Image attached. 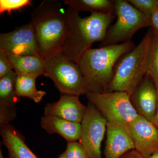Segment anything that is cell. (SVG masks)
<instances>
[{"label": "cell", "instance_id": "obj_1", "mask_svg": "<svg viewBox=\"0 0 158 158\" xmlns=\"http://www.w3.org/2000/svg\"><path fill=\"white\" fill-rule=\"evenodd\" d=\"M116 17L115 14L91 13L81 18L77 11L66 8L63 54L78 65L82 55L93 43L103 40Z\"/></svg>", "mask_w": 158, "mask_h": 158}, {"label": "cell", "instance_id": "obj_2", "mask_svg": "<svg viewBox=\"0 0 158 158\" xmlns=\"http://www.w3.org/2000/svg\"><path fill=\"white\" fill-rule=\"evenodd\" d=\"M131 40L116 45L90 48L81 57L78 65L88 92L105 93L113 79L117 61L135 47Z\"/></svg>", "mask_w": 158, "mask_h": 158}, {"label": "cell", "instance_id": "obj_3", "mask_svg": "<svg viewBox=\"0 0 158 158\" xmlns=\"http://www.w3.org/2000/svg\"><path fill=\"white\" fill-rule=\"evenodd\" d=\"M44 58L62 52L65 31V9L57 0H44L33 10L31 21Z\"/></svg>", "mask_w": 158, "mask_h": 158}, {"label": "cell", "instance_id": "obj_4", "mask_svg": "<svg viewBox=\"0 0 158 158\" xmlns=\"http://www.w3.org/2000/svg\"><path fill=\"white\" fill-rule=\"evenodd\" d=\"M153 31L148 30L141 42L117 61L107 92L120 91L130 95L147 74Z\"/></svg>", "mask_w": 158, "mask_h": 158}, {"label": "cell", "instance_id": "obj_5", "mask_svg": "<svg viewBox=\"0 0 158 158\" xmlns=\"http://www.w3.org/2000/svg\"><path fill=\"white\" fill-rule=\"evenodd\" d=\"M44 59L45 62L44 76L52 80L60 93L80 96L88 93L79 65L70 61L62 52Z\"/></svg>", "mask_w": 158, "mask_h": 158}, {"label": "cell", "instance_id": "obj_6", "mask_svg": "<svg viewBox=\"0 0 158 158\" xmlns=\"http://www.w3.org/2000/svg\"><path fill=\"white\" fill-rule=\"evenodd\" d=\"M114 6L116 23L108 29L99 47L131 40L138 30L150 27V18L135 8L128 1L115 0Z\"/></svg>", "mask_w": 158, "mask_h": 158}, {"label": "cell", "instance_id": "obj_7", "mask_svg": "<svg viewBox=\"0 0 158 158\" xmlns=\"http://www.w3.org/2000/svg\"><path fill=\"white\" fill-rule=\"evenodd\" d=\"M86 95L108 123L128 126L139 116L131 102L129 94L126 92H88Z\"/></svg>", "mask_w": 158, "mask_h": 158}, {"label": "cell", "instance_id": "obj_8", "mask_svg": "<svg viewBox=\"0 0 158 158\" xmlns=\"http://www.w3.org/2000/svg\"><path fill=\"white\" fill-rule=\"evenodd\" d=\"M107 121L94 105L89 102L81 124L80 144L89 158H102V143L106 132Z\"/></svg>", "mask_w": 158, "mask_h": 158}, {"label": "cell", "instance_id": "obj_9", "mask_svg": "<svg viewBox=\"0 0 158 158\" xmlns=\"http://www.w3.org/2000/svg\"><path fill=\"white\" fill-rule=\"evenodd\" d=\"M0 50L16 56H41L32 23L0 34Z\"/></svg>", "mask_w": 158, "mask_h": 158}, {"label": "cell", "instance_id": "obj_10", "mask_svg": "<svg viewBox=\"0 0 158 158\" xmlns=\"http://www.w3.org/2000/svg\"><path fill=\"white\" fill-rule=\"evenodd\" d=\"M130 98L138 115L152 123L157 110L158 91L154 82L148 74L144 76Z\"/></svg>", "mask_w": 158, "mask_h": 158}, {"label": "cell", "instance_id": "obj_11", "mask_svg": "<svg viewBox=\"0 0 158 158\" xmlns=\"http://www.w3.org/2000/svg\"><path fill=\"white\" fill-rule=\"evenodd\" d=\"M134 140L135 150L144 158H148L158 149V129L140 115L128 125Z\"/></svg>", "mask_w": 158, "mask_h": 158}, {"label": "cell", "instance_id": "obj_12", "mask_svg": "<svg viewBox=\"0 0 158 158\" xmlns=\"http://www.w3.org/2000/svg\"><path fill=\"white\" fill-rule=\"evenodd\" d=\"M134 149L135 143L128 126L108 123L105 158H120Z\"/></svg>", "mask_w": 158, "mask_h": 158}, {"label": "cell", "instance_id": "obj_13", "mask_svg": "<svg viewBox=\"0 0 158 158\" xmlns=\"http://www.w3.org/2000/svg\"><path fill=\"white\" fill-rule=\"evenodd\" d=\"M87 106L80 101L77 95L61 94L57 102L48 103L44 109V115L56 116L62 119L81 123Z\"/></svg>", "mask_w": 158, "mask_h": 158}, {"label": "cell", "instance_id": "obj_14", "mask_svg": "<svg viewBox=\"0 0 158 158\" xmlns=\"http://www.w3.org/2000/svg\"><path fill=\"white\" fill-rule=\"evenodd\" d=\"M16 78L14 70L0 78V124L13 121L17 116Z\"/></svg>", "mask_w": 158, "mask_h": 158}, {"label": "cell", "instance_id": "obj_15", "mask_svg": "<svg viewBox=\"0 0 158 158\" xmlns=\"http://www.w3.org/2000/svg\"><path fill=\"white\" fill-rule=\"evenodd\" d=\"M0 134L9 158H38L26 144L23 135L9 123L0 124Z\"/></svg>", "mask_w": 158, "mask_h": 158}, {"label": "cell", "instance_id": "obj_16", "mask_svg": "<svg viewBox=\"0 0 158 158\" xmlns=\"http://www.w3.org/2000/svg\"><path fill=\"white\" fill-rule=\"evenodd\" d=\"M40 126L48 134H57L62 136L68 143L79 141L81 135V123L72 122L56 116H42Z\"/></svg>", "mask_w": 158, "mask_h": 158}, {"label": "cell", "instance_id": "obj_17", "mask_svg": "<svg viewBox=\"0 0 158 158\" xmlns=\"http://www.w3.org/2000/svg\"><path fill=\"white\" fill-rule=\"evenodd\" d=\"M16 74L37 77L44 75L45 62L41 56H16L7 54Z\"/></svg>", "mask_w": 158, "mask_h": 158}, {"label": "cell", "instance_id": "obj_18", "mask_svg": "<svg viewBox=\"0 0 158 158\" xmlns=\"http://www.w3.org/2000/svg\"><path fill=\"white\" fill-rule=\"evenodd\" d=\"M68 7L80 12L89 11L91 13L115 14L114 1L111 0H64Z\"/></svg>", "mask_w": 158, "mask_h": 158}, {"label": "cell", "instance_id": "obj_19", "mask_svg": "<svg viewBox=\"0 0 158 158\" xmlns=\"http://www.w3.org/2000/svg\"><path fill=\"white\" fill-rule=\"evenodd\" d=\"M37 77L23 74H17L15 89L18 98L26 97L35 102H40L46 92L37 90L36 86Z\"/></svg>", "mask_w": 158, "mask_h": 158}, {"label": "cell", "instance_id": "obj_20", "mask_svg": "<svg viewBox=\"0 0 158 158\" xmlns=\"http://www.w3.org/2000/svg\"><path fill=\"white\" fill-rule=\"evenodd\" d=\"M153 31L152 42L150 50L147 74L158 88V34Z\"/></svg>", "mask_w": 158, "mask_h": 158}, {"label": "cell", "instance_id": "obj_21", "mask_svg": "<svg viewBox=\"0 0 158 158\" xmlns=\"http://www.w3.org/2000/svg\"><path fill=\"white\" fill-rule=\"evenodd\" d=\"M31 0H0V14L7 12L10 14L11 11L21 9L32 5Z\"/></svg>", "mask_w": 158, "mask_h": 158}, {"label": "cell", "instance_id": "obj_22", "mask_svg": "<svg viewBox=\"0 0 158 158\" xmlns=\"http://www.w3.org/2000/svg\"><path fill=\"white\" fill-rule=\"evenodd\" d=\"M135 8L150 18L158 6V0H127Z\"/></svg>", "mask_w": 158, "mask_h": 158}, {"label": "cell", "instance_id": "obj_23", "mask_svg": "<svg viewBox=\"0 0 158 158\" xmlns=\"http://www.w3.org/2000/svg\"><path fill=\"white\" fill-rule=\"evenodd\" d=\"M64 152L67 158H89L86 151L78 141L68 142Z\"/></svg>", "mask_w": 158, "mask_h": 158}, {"label": "cell", "instance_id": "obj_24", "mask_svg": "<svg viewBox=\"0 0 158 158\" xmlns=\"http://www.w3.org/2000/svg\"><path fill=\"white\" fill-rule=\"evenodd\" d=\"M13 70L7 53L0 50V78L10 73Z\"/></svg>", "mask_w": 158, "mask_h": 158}, {"label": "cell", "instance_id": "obj_25", "mask_svg": "<svg viewBox=\"0 0 158 158\" xmlns=\"http://www.w3.org/2000/svg\"><path fill=\"white\" fill-rule=\"evenodd\" d=\"M150 20L151 28L158 34V6L156 10L151 16Z\"/></svg>", "mask_w": 158, "mask_h": 158}, {"label": "cell", "instance_id": "obj_26", "mask_svg": "<svg viewBox=\"0 0 158 158\" xmlns=\"http://www.w3.org/2000/svg\"><path fill=\"white\" fill-rule=\"evenodd\" d=\"M120 158H144L140 154L136 151L135 150H132L128 152L125 154Z\"/></svg>", "mask_w": 158, "mask_h": 158}, {"label": "cell", "instance_id": "obj_27", "mask_svg": "<svg viewBox=\"0 0 158 158\" xmlns=\"http://www.w3.org/2000/svg\"><path fill=\"white\" fill-rule=\"evenodd\" d=\"M157 89L158 96V88H157ZM152 123L158 129V102L157 110L156 114L155 117Z\"/></svg>", "mask_w": 158, "mask_h": 158}, {"label": "cell", "instance_id": "obj_28", "mask_svg": "<svg viewBox=\"0 0 158 158\" xmlns=\"http://www.w3.org/2000/svg\"><path fill=\"white\" fill-rule=\"evenodd\" d=\"M148 158H158V149Z\"/></svg>", "mask_w": 158, "mask_h": 158}, {"label": "cell", "instance_id": "obj_29", "mask_svg": "<svg viewBox=\"0 0 158 158\" xmlns=\"http://www.w3.org/2000/svg\"><path fill=\"white\" fill-rule=\"evenodd\" d=\"M58 158H67V157H66V155H65V153L64 152L61 154Z\"/></svg>", "mask_w": 158, "mask_h": 158}]
</instances>
